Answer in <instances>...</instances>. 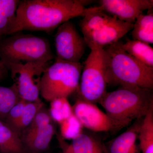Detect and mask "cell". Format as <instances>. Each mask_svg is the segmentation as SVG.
<instances>
[{"label":"cell","mask_w":153,"mask_h":153,"mask_svg":"<svg viewBox=\"0 0 153 153\" xmlns=\"http://www.w3.org/2000/svg\"><path fill=\"white\" fill-rule=\"evenodd\" d=\"M53 58L50 43L44 37L18 32L0 38V58L4 64L48 62Z\"/></svg>","instance_id":"4"},{"label":"cell","mask_w":153,"mask_h":153,"mask_svg":"<svg viewBox=\"0 0 153 153\" xmlns=\"http://www.w3.org/2000/svg\"><path fill=\"white\" fill-rule=\"evenodd\" d=\"M21 99L15 84L0 86V120H4L11 108Z\"/></svg>","instance_id":"21"},{"label":"cell","mask_w":153,"mask_h":153,"mask_svg":"<svg viewBox=\"0 0 153 153\" xmlns=\"http://www.w3.org/2000/svg\"><path fill=\"white\" fill-rule=\"evenodd\" d=\"M28 102L26 100L21 99L11 108L4 121L12 127L21 117Z\"/></svg>","instance_id":"26"},{"label":"cell","mask_w":153,"mask_h":153,"mask_svg":"<svg viewBox=\"0 0 153 153\" xmlns=\"http://www.w3.org/2000/svg\"><path fill=\"white\" fill-rule=\"evenodd\" d=\"M91 1L83 0L20 1L9 35L24 30L50 33L75 17H83L85 6Z\"/></svg>","instance_id":"1"},{"label":"cell","mask_w":153,"mask_h":153,"mask_svg":"<svg viewBox=\"0 0 153 153\" xmlns=\"http://www.w3.org/2000/svg\"><path fill=\"white\" fill-rule=\"evenodd\" d=\"M100 3V7L107 13L132 24L143 11L153 7V0H101Z\"/></svg>","instance_id":"10"},{"label":"cell","mask_w":153,"mask_h":153,"mask_svg":"<svg viewBox=\"0 0 153 153\" xmlns=\"http://www.w3.org/2000/svg\"><path fill=\"white\" fill-rule=\"evenodd\" d=\"M44 105L41 100L37 101L28 102L21 117L11 128L21 137L22 132L31 123L38 111Z\"/></svg>","instance_id":"22"},{"label":"cell","mask_w":153,"mask_h":153,"mask_svg":"<svg viewBox=\"0 0 153 153\" xmlns=\"http://www.w3.org/2000/svg\"><path fill=\"white\" fill-rule=\"evenodd\" d=\"M98 103L119 130L147 114L153 105L152 90L120 85L116 90L106 92Z\"/></svg>","instance_id":"2"},{"label":"cell","mask_w":153,"mask_h":153,"mask_svg":"<svg viewBox=\"0 0 153 153\" xmlns=\"http://www.w3.org/2000/svg\"><path fill=\"white\" fill-rule=\"evenodd\" d=\"M122 47L127 53L140 62L153 68V49L149 44L136 40L127 39L122 43Z\"/></svg>","instance_id":"17"},{"label":"cell","mask_w":153,"mask_h":153,"mask_svg":"<svg viewBox=\"0 0 153 153\" xmlns=\"http://www.w3.org/2000/svg\"><path fill=\"white\" fill-rule=\"evenodd\" d=\"M0 153H1V152H0Z\"/></svg>","instance_id":"29"},{"label":"cell","mask_w":153,"mask_h":153,"mask_svg":"<svg viewBox=\"0 0 153 153\" xmlns=\"http://www.w3.org/2000/svg\"><path fill=\"white\" fill-rule=\"evenodd\" d=\"M48 62L8 63L4 65L11 73L13 84L20 97L27 102L40 100L42 75L48 67Z\"/></svg>","instance_id":"7"},{"label":"cell","mask_w":153,"mask_h":153,"mask_svg":"<svg viewBox=\"0 0 153 153\" xmlns=\"http://www.w3.org/2000/svg\"><path fill=\"white\" fill-rule=\"evenodd\" d=\"M8 70L0 58V82L5 79L7 76Z\"/></svg>","instance_id":"28"},{"label":"cell","mask_w":153,"mask_h":153,"mask_svg":"<svg viewBox=\"0 0 153 153\" xmlns=\"http://www.w3.org/2000/svg\"><path fill=\"white\" fill-rule=\"evenodd\" d=\"M137 140L142 153H153V105L143 118Z\"/></svg>","instance_id":"19"},{"label":"cell","mask_w":153,"mask_h":153,"mask_svg":"<svg viewBox=\"0 0 153 153\" xmlns=\"http://www.w3.org/2000/svg\"><path fill=\"white\" fill-rule=\"evenodd\" d=\"M59 124L60 127L59 134L64 140H73L83 132V128L74 113Z\"/></svg>","instance_id":"24"},{"label":"cell","mask_w":153,"mask_h":153,"mask_svg":"<svg viewBox=\"0 0 153 153\" xmlns=\"http://www.w3.org/2000/svg\"><path fill=\"white\" fill-rule=\"evenodd\" d=\"M53 121L49 109L44 105L38 111L31 123L22 132L21 137L38 131Z\"/></svg>","instance_id":"25"},{"label":"cell","mask_w":153,"mask_h":153,"mask_svg":"<svg viewBox=\"0 0 153 153\" xmlns=\"http://www.w3.org/2000/svg\"><path fill=\"white\" fill-rule=\"evenodd\" d=\"M122 43L119 41L103 48L107 55V85H132L153 90V68L127 53Z\"/></svg>","instance_id":"3"},{"label":"cell","mask_w":153,"mask_h":153,"mask_svg":"<svg viewBox=\"0 0 153 153\" xmlns=\"http://www.w3.org/2000/svg\"><path fill=\"white\" fill-rule=\"evenodd\" d=\"M72 108L73 113L82 127L94 132L118 131L113 121L95 103L79 96Z\"/></svg>","instance_id":"9"},{"label":"cell","mask_w":153,"mask_h":153,"mask_svg":"<svg viewBox=\"0 0 153 153\" xmlns=\"http://www.w3.org/2000/svg\"><path fill=\"white\" fill-rule=\"evenodd\" d=\"M83 65L77 91L80 97L98 102L107 92V55L103 48L92 46Z\"/></svg>","instance_id":"6"},{"label":"cell","mask_w":153,"mask_h":153,"mask_svg":"<svg viewBox=\"0 0 153 153\" xmlns=\"http://www.w3.org/2000/svg\"><path fill=\"white\" fill-rule=\"evenodd\" d=\"M0 152L25 153L20 136L4 121L1 120Z\"/></svg>","instance_id":"15"},{"label":"cell","mask_w":153,"mask_h":153,"mask_svg":"<svg viewBox=\"0 0 153 153\" xmlns=\"http://www.w3.org/2000/svg\"><path fill=\"white\" fill-rule=\"evenodd\" d=\"M79 22L83 37L101 29L114 19L100 6L88 8V10Z\"/></svg>","instance_id":"14"},{"label":"cell","mask_w":153,"mask_h":153,"mask_svg":"<svg viewBox=\"0 0 153 153\" xmlns=\"http://www.w3.org/2000/svg\"><path fill=\"white\" fill-rule=\"evenodd\" d=\"M19 2V0H0V38L10 34Z\"/></svg>","instance_id":"18"},{"label":"cell","mask_w":153,"mask_h":153,"mask_svg":"<svg viewBox=\"0 0 153 153\" xmlns=\"http://www.w3.org/2000/svg\"><path fill=\"white\" fill-rule=\"evenodd\" d=\"M56 60L79 63L85 53L86 45L75 25L68 21L60 25L55 36Z\"/></svg>","instance_id":"8"},{"label":"cell","mask_w":153,"mask_h":153,"mask_svg":"<svg viewBox=\"0 0 153 153\" xmlns=\"http://www.w3.org/2000/svg\"><path fill=\"white\" fill-rule=\"evenodd\" d=\"M55 134L56 135L57 141L62 150V153H74L71 149V145L66 141V140H64L60 136V134L56 133Z\"/></svg>","instance_id":"27"},{"label":"cell","mask_w":153,"mask_h":153,"mask_svg":"<svg viewBox=\"0 0 153 153\" xmlns=\"http://www.w3.org/2000/svg\"><path fill=\"white\" fill-rule=\"evenodd\" d=\"M134 24L121 21L114 17L101 29L83 37L88 47L96 46L103 48L120 41L132 30Z\"/></svg>","instance_id":"11"},{"label":"cell","mask_w":153,"mask_h":153,"mask_svg":"<svg viewBox=\"0 0 153 153\" xmlns=\"http://www.w3.org/2000/svg\"><path fill=\"white\" fill-rule=\"evenodd\" d=\"M131 34L133 39L149 44L153 43V13L152 10L146 14L142 13L134 22Z\"/></svg>","instance_id":"16"},{"label":"cell","mask_w":153,"mask_h":153,"mask_svg":"<svg viewBox=\"0 0 153 153\" xmlns=\"http://www.w3.org/2000/svg\"><path fill=\"white\" fill-rule=\"evenodd\" d=\"M70 145L74 153H104L100 142L83 132L72 140Z\"/></svg>","instance_id":"20"},{"label":"cell","mask_w":153,"mask_h":153,"mask_svg":"<svg viewBox=\"0 0 153 153\" xmlns=\"http://www.w3.org/2000/svg\"><path fill=\"white\" fill-rule=\"evenodd\" d=\"M143 118L134 121L133 124L106 145L102 143L104 153H140L137 144L138 135Z\"/></svg>","instance_id":"12"},{"label":"cell","mask_w":153,"mask_h":153,"mask_svg":"<svg viewBox=\"0 0 153 153\" xmlns=\"http://www.w3.org/2000/svg\"><path fill=\"white\" fill-rule=\"evenodd\" d=\"M49 110L53 120L58 124L73 114L72 106L65 97L56 98L50 102Z\"/></svg>","instance_id":"23"},{"label":"cell","mask_w":153,"mask_h":153,"mask_svg":"<svg viewBox=\"0 0 153 153\" xmlns=\"http://www.w3.org/2000/svg\"><path fill=\"white\" fill-rule=\"evenodd\" d=\"M82 68L79 62L56 60L42 75L40 95L50 102L56 98H68L79 89Z\"/></svg>","instance_id":"5"},{"label":"cell","mask_w":153,"mask_h":153,"mask_svg":"<svg viewBox=\"0 0 153 153\" xmlns=\"http://www.w3.org/2000/svg\"><path fill=\"white\" fill-rule=\"evenodd\" d=\"M54 121L38 131L21 137L25 153H46L56 134Z\"/></svg>","instance_id":"13"}]
</instances>
